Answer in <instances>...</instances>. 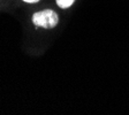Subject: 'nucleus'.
<instances>
[{
	"label": "nucleus",
	"instance_id": "nucleus-1",
	"mask_svg": "<svg viewBox=\"0 0 129 115\" xmlns=\"http://www.w3.org/2000/svg\"><path fill=\"white\" fill-rule=\"evenodd\" d=\"M32 22L36 27H40L44 29H53L59 22V17L55 12L46 9V11H42L34 14Z\"/></svg>",
	"mask_w": 129,
	"mask_h": 115
},
{
	"label": "nucleus",
	"instance_id": "nucleus-2",
	"mask_svg": "<svg viewBox=\"0 0 129 115\" xmlns=\"http://www.w3.org/2000/svg\"><path fill=\"white\" fill-rule=\"evenodd\" d=\"M75 0H56V5L60 8H68L74 4Z\"/></svg>",
	"mask_w": 129,
	"mask_h": 115
},
{
	"label": "nucleus",
	"instance_id": "nucleus-3",
	"mask_svg": "<svg viewBox=\"0 0 129 115\" xmlns=\"http://www.w3.org/2000/svg\"><path fill=\"white\" fill-rule=\"evenodd\" d=\"M24 3H28V4H34V3H38L39 0H23Z\"/></svg>",
	"mask_w": 129,
	"mask_h": 115
}]
</instances>
